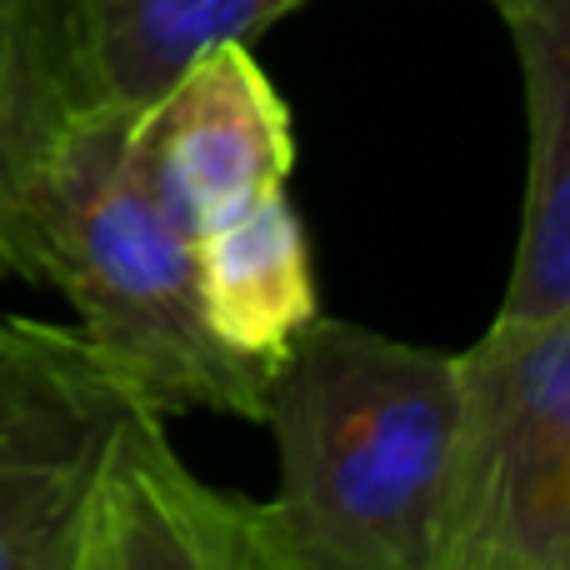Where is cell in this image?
<instances>
[{
    "mask_svg": "<svg viewBox=\"0 0 570 570\" xmlns=\"http://www.w3.org/2000/svg\"><path fill=\"white\" fill-rule=\"evenodd\" d=\"M461 351L315 315L276 361L266 501L295 570H441L461 455Z\"/></svg>",
    "mask_w": 570,
    "mask_h": 570,
    "instance_id": "cell-1",
    "label": "cell"
},
{
    "mask_svg": "<svg viewBox=\"0 0 570 570\" xmlns=\"http://www.w3.org/2000/svg\"><path fill=\"white\" fill-rule=\"evenodd\" d=\"M46 285L66 291L76 331L140 405L261 425L271 371L240 361L210 331L196 240L150 186L136 110L96 106L70 130L46 190Z\"/></svg>",
    "mask_w": 570,
    "mask_h": 570,
    "instance_id": "cell-2",
    "label": "cell"
},
{
    "mask_svg": "<svg viewBox=\"0 0 570 570\" xmlns=\"http://www.w3.org/2000/svg\"><path fill=\"white\" fill-rule=\"evenodd\" d=\"M140 395L76 325L0 315V570H86Z\"/></svg>",
    "mask_w": 570,
    "mask_h": 570,
    "instance_id": "cell-3",
    "label": "cell"
},
{
    "mask_svg": "<svg viewBox=\"0 0 570 570\" xmlns=\"http://www.w3.org/2000/svg\"><path fill=\"white\" fill-rule=\"evenodd\" d=\"M461 391L445 566L570 570V305L531 325L491 321L461 351Z\"/></svg>",
    "mask_w": 570,
    "mask_h": 570,
    "instance_id": "cell-4",
    "label": "cell"
},
{
    "mask_svg": "<svg viewBox=\"0 0 570 570\" xmlns=\"http://www.w3.org/2000/svg\"><path fill=\"white\" fill-rule=\"evenodd\" d=\"M140 160L190 240L285 190L295 170L291 106L250 46H216L160 100L136 110Z\"/></svg>",
    "mask_w": 570,
    "mask_h": 570,
    "instance_id": "cell-5",
    "label": "cell"
},
{
    "mask_svg": "<svg viewBox=\"0 0 570 570\" xmlns=\"http://www.w3.org/2000/svg\"><path fill=\"white\" fill-rule=\"evenodd\" d=\"M86 570H295L266 501L196 475L166 435V415L126 425L100 491Z\"/></svg>",
    "mask_w": 570,
    "mask_h": 570,
    "instance_id": "cell-6",
    "label": "cell"
},
{
    "mask_svg": "<svg viewBox=\"0 0 570 570\" xmlns=\"http://www.w3.org/2000/svg\"><path fill=\"white\" fill-rule=\"evenodd\" d=\"M76 0H0V276L46 281V190L96 110Z\"/></svg>",
    "mask_w": 570,
    "mask_h": 570,
    "instance_id": "cell-7",
    "label": "cell"
},
{
    "mask_svg": "<svg viewBox=\"0 0 570 570\" xmlns=\"http://www.w3.org/2000/svg\"><path fill=\"white\" fill-rule=\"evenodd\" d=\"M525 90V200L495 325H531L570 305V0H505Z\"/></svg>",
    "mask_w": 570,
    "mask_h": 570,
    "instance_id": "cell-8",
    "label": "cell"
},
{
    "mask_svg": "<svg viewBox=\"0 0 570 570\" xmlns=\"http://www.w3.org/2000/svg\"><path fill=\"white\" fill-rule=\"evenodd\" d=\"M196 276L216 341L266 371L321 315L311 236L285 190L206 230L196 240Z\"/></svg>",
    "mask_w": 570,
    "mask_h": 570,
    "instance_id": "cell-9",
    "label": "cell"
},
{
    "mask_svg": "<svg viewBox=\"0 0 570 570\" xmlns=\"http://www.w3.org/2000/svg\"><path fill=\"white\" fill-rule=\"evenodd\" d=\"M86 70L100 106L146 110L206 50L250 46L311 0H76Z\"/></svg>",
    "mask_w": 570,
    "mask_h": 570,
    "instance_id": "cell-10",
    "label": "cell"
},
{
    "mask_svg": "<svg viewBox=\"0 0 570 570\" xmlns=\"http://www.w3.org/2000/svg\"><path fill=\"white\" fill-rule=\"evenodd\" d=\"M441 570H521V566L495 561V556H461V561H451V566H441Z\"/></svg>",
    "mask_w": 570,
    "mask_h": 570,
    "instance_id": "cell-11",
    "label": "cell"
},
{
    "mask_svg": "<svg viewBox=\"0 0 570 570\" xmlns=\"http://www.w3.org/2000/svg\"><path fill=\"white\" fill-rule=\"evenodd\" d=\"M491 6H505V0H491Z\"/></svg>",
    "mask_w": 570,
    "mask_h": 570,
    "instance_id": "cell-12",
    "label": "cell"
}]
</instances>
